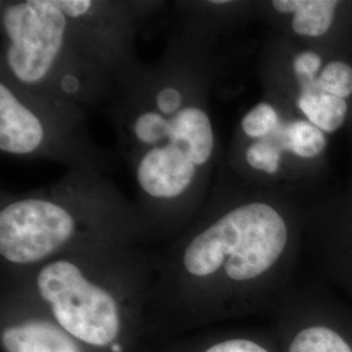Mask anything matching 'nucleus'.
I'll list each match as a JSON object with an SVG mask.
<instances>
[{
  "label": "nucleus",
  "instance_id": "obj_1",
  "mask_svg": "<svg viewBox=\"0 0 352 352\" xmlns=\"http://www.w3.org/2000/svg\"><path fill=\"white\" fill-rule=\"evenodd\" d=\"M205 29L187 23L158 63L140 64L111 102L119 151L136 186L145 230L177 227L201 213L217 155L209 110Z\"/></svg>",
  "mask_w": 352,
  "mask_h": 352
},
{
  "label": "nucleus",
  "instance_id": "obj_2",
  "mask_svg": "<svg viewBox=\"0 0 352 352\" xmlns=\"http://www.w3.org/2000/svg\"><path fill=\"white\" fill-rule=\"evenodd\" d=\"M141 6L98 0L1 1L0 76L82 110L113 101L139 67Z\"/></svg>",
  "mask_w": 352,
  "mask_h": 352
},
{
  "label": "nucleus",
  "instance_id": "obj_3",
  "mask_svg": "<svg viewBox=\"0 0 352 352\" xmlns=\"http://www.w3.org/2000/svg\"><path fill=\"white\" fill-rule=\"evenodd\" d=\"M146 231L135 204L103 173L69 170L49 186L1 195L0 257L34 269L59 256L124 247Z\"/></svg>",
  "mask_w": 352,
  "mask_h": 352
},
{
  "label": "nucleus",
  "instance_id": "obj_4",
  "mask_svg": "<svg viewBox=\"0 0 352 352\" xmlns=\"http://www.w3.org/2000/svg\"><path fill=\"white\" fill-rule=\"evenodd\" d=\"M202 208L170 258L166 274L180 289L204 292L221 279L244 283L263 277L282 257L289 227L266 201Z\"/></svg>",
  "mask_w": 352,
  "mask_h": 352
},
{
  "label": "nucleus",
  "instance_id": "obj_5",
  "mask_svg": "<svg viewBox=\"0 0 352 352\" xmlns=\"http://www.w3.org/2000/svg\"><path fill=\"white\" fill-rule=\"evenodd\" d=\"M0 151L29 160L67 164L69 170L103 173L109 154L89 135L87 111L41 96L0 76Z\"/></svg>",
  "mask_w": 352,
  "mask_h": 352
},
{
  "label": "nucleus",
  "instance_id": "obj_6",
  "mask_svg": "<svg viewBox=\"0 0 352 352\" xmlns=\"http://www.w3.org/2000/svg\"><path fill=\"white\" fill-rule=\"evenodd\" d=\"M113 248L68 253L32 269L36 292L55 322L93 347L113 344L122 331L120 299L102 272Z\"/></svg>",
  "mask_w": 352,
  "mask_h": 352
},
{
  "label": "nucleus",
  "instance_id": "obj_7",
  "mask_svg": "<svg viewBox=\"0 0 352 352\" xmlns=\"http://www.w3.org/2000/svg\"><path fill=\"white\" fill-rule=\"evenodd\" d=\"M0 344L4 352H82L78 340L46 320H25L3 327Z\"/></svg>",
  "mask_w": 352,
  "mask_h": 352
},
{
  "label": "nucleus",
  "instance_id": "obj_8",
  "mask_svg": "<svg viewBox=\"0 0 352 352\" xmlns=\"http://www.w3.org/2000/svg\"><path fill=\"white\" fill-rule=\"evenodd\" d=\"M340 3L334 0H274L278 13H292V30L302 37H320L333 24L334 12Z\"/></svg>",
  "mask_w": 352,
  "mask_h": 352
},
{
  "label": "nucleus",
  "instance_id": "obj_9",
  "mask_svg": "<svg viewBox=\"0 0 352 352\" xmlns=\"http://www.w3.org/2000/svg\"><path fill=\"white\" fill-rule=\"evenodd\" d=\"M260 140L274 145L282 154L289 151L302 158H314L327 146L324 132L305 120H279L278 126Z\"/></svg>",
  "mask_w": 352,
  "mask_h": 352
},
{
  "label": "nucleus",
  "instance_id": "obj_10",
  "mask_svg": "<svg viewBox=\"0 0 352 352\" xmlns=\"http://www.w3.org/2000/svg\"><path fill=\"white\" fill-rule=\"evenodd\" d=\"M296 104L309 123L322 132L337 131L343 124L349 109L346 100L318 89L300 90Z\"/></svg>",
  "mask_w": 352,
  "mask_h": 352
},
{
  "label": "nucleus",
  "instance_id": "obj_11",
  "mask_svg": "<svg viewBox=\"0 0 352 352\" xmlns=\"http://www.w3.org/2000/svg\"><path fill=\"white\" fill-rule=\"evenodd\" d=\"M289 352H352L347 342L327 327H308L298 333Z\"/></svg>",
  "mask_w": 352,
  "mask_h": 352
},
{
  "label": "nucleus",
  "instance_id": "obj_12",
  "mask_svg": "<svg viewBox=\"0 0 352 352\" xmlns=\"http://www.w3.org/2000/svg\"><path fill=\"white\" fill-rule=\"evenodd\" d=\"M278 110L269 102H260L241 119L243 133L252 140H260L278 126Z\"/></svg>",
  "mask_w": 352,
  "mask_h": 352
},
{
  "label": "nucleus",
  "instance_id": "obj_13",
  "mask_svg": "<svg viewBox=\"0 0 352 352\" xmlns=\"http://www.w3.org/2000/svg\"><path fill=\"white\" fill-rule=\"evenodd\" d=\"M315 89L331 96L347 98L352 94V68L343 62H331L317 77Z\"/></svg>",
  "mask_w": 352,
  "mask_h": 352
},
{
  "label": "nucleus",
  "instance_id": "obj_14",
  "mask_svg": "<svg viewBox=\"0 0 352 352\" xmlns=\"http://www.w3.org/2000/svg\"><path fill=\"white\" fill-rule=\"evenodd\" d=\"M244 160L252 170L266 175H276L280 170L282 153L264 140H256L247 146Z\"/></svg>",
  "mask_w": 352,
  "mask_h": 352
},
{
  "label": "nucleus",
  "instance_id": "obj_15",
  "mask_svg": "<svg viewBox=\"0 0 352 352\" xmlns=\"http://www.w3.org/2000/svg\"><path fill=\"white\" fill-rule=\"evenodd\" d=\"M321 58L314 51H302L294 58L292 69L300 90L315 89L317 72L321 68Z\"/></svg>",
  "mask_w": 352,
  "mask_h": 352
},
{
  "label": "nucleus",
  "instance_id": "obj_16",
  "mask_svg": "<svg viewBox=\"0 0 352 352\" xmlns=\"http://www.w3.org/2000/svg\"><path fill=\"white\" fill-rule=\"evenodd\" d=\"M204 352H269L258 343L248 340H228L214 343Z\"/></svg>",
  "mask_w": 352,
  "mask_h": 352
}]
</instances>
